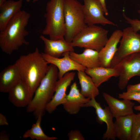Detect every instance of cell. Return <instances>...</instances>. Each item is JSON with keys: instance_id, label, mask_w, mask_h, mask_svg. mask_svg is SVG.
Masks as SVG:
<instances>
[{"instance_id": "30bf717a", "label": "cell", "mask_w": 140, "mask_h": 140, "mask_svg": "<svg viewBox=\"0 0 140 140\" xmlns=\"http://www.w3.org/2000/svg\"><path fill=\"white\" fill-rule=\"evenodd\" d=\"M104 106V108H103L95 98H93L84 105L83 107H91L94 108L97 115V122L101 124L103 123H106L107 129L103 135V139L115 140L116 137L113 121V117L108 107L105 106Z\"/></svg>"}, {"instance_id": "e575fe53", "label": "cell", "mask_w": 140, "mask_h": 140, "mask_svg": "<svg viewBox=\"0 0 140 140\" xmlns=\"http://www.w3.org/2000/svg\"><path fill=\"white\" fill-rule=\"evenodd\" d=\"M39 0H32V2L33 3H34L38 1Z\"/></svg>"}, {"instance_id": "83f0119b", "label": "cell", "mask_w": 140, "mask_h": 140, "mask_svg": "<svg viewBox=\"0 0 140 140\" xmlns=\"http://www.w3.org/2000/svg\"><path fill=\"white\" fill-rule=\"evenodd\" d=\"M69 140H84L85 138L78 130H72L68 134Z\"/></svg>"}, {"instance_id": "d590c367", "label": "cell", "mask_w": 140, "mask_h": 140, "mask_svg": "<svg viewBox=\"0 0 140 140\" xmlns=\"http://www.w3.org/2000/svg\"><path fill=\"white\" fill-rule=\"evenodd\" d=\"M137 140H140V134L138 136V137L137 139Z\"/></svg>"}, {"instance_id": "277c9868", "label": "cell", "mask_w": 140, "mask_h": 140, "mask_svg": "<svg viewBox=\"0 0 140 140\" xmlns=\"http://www.w3.org/2000/svg\"><path fill=\"white\" fill-rule=\"evenodd\" d=\"M65 0H50L47 3L44 15L46 24L42 33L55 40L64 38L66 29L64 7Z\"/></svg>"}, {"instance_id": "ac0fdd59", "label": "cell", "mask_w": 140, "mask_h": 140, "mask_svg": "<svg viewBox=\"0 0 140 140\" xmlns=\"http://www.w3.org/2000/svg\"><path fill=\"white\" fill-rule=\"evenodd\" d=\"M21 79L19 69L15 63L8 66L0 73V91L8 93Z\"/></svg>"}, {"instance_id": "d6a6232c", "label": "cell", "mask_w": 140, "mask_h": 140, "mask_svg": "<svg viewBox=\"0 0 140 140\" xmlns=\"http://www.w3.org/2000/svg\"><path fill=\"white\" fill-rule=\"evenodd\" d=\"M134 109L136 110L140 111V105L137 106H135Z\"/></svg>"}, {"instance_id": "ba28073f", "label": "cell", "mask_w": 140, "mask_h": 140, "mask_svg": "<svg viewBox=\"0 0 140 140\" xmlns=\"http://www.w3.org/2000/svg\"><path fill=\"white\" fill-rule=\"evenodd\" d=\"M122 32L120 46L111 62V67H113L125 57L140 52V34L135 32L131 27L124 28Z\"/></svg>"}, {"instance_id": "9a60e30c", "label": "cell", "mask_w": 140, "mask_h": 140, "mask_svg": "<svg viewBox=\"0 0 140 140\" xmlns=\"http://www.w3.org/2000/svg\"><path fill=\"white\" fill-rule=\"evenodd\" d=\"M90 99L81 94L76 83L74 82L71 86L69 92L66 97V102L62 105L64 109L69 114H75Z\"/></svg>"}, {"instance_id": "d4e9b609", "label": "cell", "mask_w": 140, "mask_h": 140, "mask_svg": "<svg viewBox=\"0 0 140 140\" xmlns=\"http://www.w3.org/2000/svg\"><path fill=\"white\" fill-rule=\"evenodd\" d=\"M140 134V113L133 115L132 135L131 140H137Z\"/></svg>"}, {"instance_id": "ffe728a7", "label": "cell", "mask_w": 140, "mask_h": 140, "mask_svg": "<svg viewBox=\"0 0 140 140\" xmlns=\"http://www.w3.org/2000/svg\"><path fill=\"white\" fill-rule=\"evenodd\" d=\"M23 0H9L0 7V31L4 30L12 17L21 10Z\"/></svg>"}, {"instance_id": "3957f363", "label": "cell", "mask_w": 140, "mask_h": 140, "mask_svg": "<svg viewBox=\"0 0 140 140\" xmlns=\"http://www.w3.org/2000/svg\"><path fill=\"white\" fill-rule=\"evenodd\" d=\"M58 71L56 66L49 65L46 73L36 89L31 102L26 107L27 111L32 113L36 119L44 115L46 106L54 95Z\"/></svg>"}, {"instance_id": "52a82bcc", "label": "cell", "mask_w": 140, "mask_h": 140, "mask_svg": "<svg viewBox=\"0 0 140 140\" xmlns=\"http://www.w3.org/2000/svg\"><path fill=\"white\" fill-rule=\"evenodd\" d=\"M114 67L119 75L118 87L120 89H123L132 78L140 76V52L125 57Z\"/></svg>"}, {"instance_id": "2e32d148", "label": "cell", "mask_w": 140, "mask_h": 140, "mask_svg": "<svg viewBox=\"0 0 140 140\" xmlns=\"http://www.w3.org/2000/svg\"><path fill=\"white\" fill-rule=\"evenodd\" d=\"M8 93L10 102L17 107H26L30 103L33 97L27 87L21 79L10 89Z\"/></svg>"}, {"instance_id": "8fae6325", "label": "cell", "mask_w": 140, "mask_h": 140, "mask_svg": "<svg viewBox=\"0 0 140 140\" xmlns=\"http://www.w3.org/2000/svg\"><path fill=\"white\" fill-rule=\"evenodd\" d=\"M75 75V73L68 72L57 80L54 95L46 107V110L48 113H52L58 106L65 102L67 89L73 80Z\"/></svg>"}, {"instance_id": "6da1fadb", "label": "cell", "mask_w": 140, "mask_h": 140, "mask_svg": "<svg viewBox=\"0 0 140 140\" xmlns=\"http://www.w3.org/2000/svg\"><path fill=\"white\" fill-rule=\"evenodd\" d=\"M15 63L19 69L21 80L33 97L36 89L47 71L48 63L37 47L33 52L21 55Z\"/></svg>"}, {"instance_id": "e0dca14e", "label": "cell", "mask_w": 140, "mask_h": 140, "mask_svg": "<svg viewBox=\"0 0 140 140\" xmlns=\"http://www.w3.org/2000/svg\"><path fill=\"white\" fill-rule=\"evenodd\" d=\"M40 38L44 44V53L50 56L59 58L66 52L74 51V47L71 43L67 41L65 38L53 40L42 35Z\"/></svg>"}, {"instance_id": "1f68e13d", "label": "cell", "mask_w": 140, "mask_h": 140, "mask_svg": "<svg viewBox=\"0 0 140 140\" xmlns=\"http://www.w3.org/2000/svg\"><path fill=\"white\" fill-rule=\"evenodd\" d=\"M9 137L8 136L6 133L3 132H1L0 135V140H9Z\"/></svg>"}, {"instance_id": "7c38bea8", "label": "cell", "mask_w": 140, "mask_h": 140, "mask_svg": "<svg viewBox=\"0 0 140 140\" xmlns=\"http://www.w3.org/2000/svg\"><path fill=\"white\" fill-rule=\"evenodd\" d=\"M69 53V52L64 53L62 55L63 57L60 58L50 56L44 52L41 53L44 58L48 64H53L57 68L59 79L69 71H85L86 69L72 59L70 57Z\"/></svg>"}, {"instance_id": "4dcf8cb0", "label": "cell", "mask_w": 140, "mask_h": 140, "mask_svg": "<svg viewBox=\"0 0 140 140\" xmlns=\"http://www.w3.org/2000/svg\"><path fill=\"white\" fill-rule=\"evenodd\" d=\"M100 3L103 8L104 15L107 16L108 15V12L107 9L105 2L106 0H98Z\"/></svg>"}, {"instance_id": "cb8c5ba5", "label": "cell", "mask_w": 140, "mask_h": 140, "mask_svg": "<svg viewBox=\"0 0 140 140\" xmlns=\"http://www.w3.org/2000/svg\"><path fill=\"white\" fill-rule=\"evenodd\" d=\"M42 117L39 116L36 119V122L30 129L26 131L23 135L24 138H30L37 140H55L57 139L56 137L48 136L44 132L41 126Z\"/></svg>"}, {"instance_id": "7a4b0ae2", "label": "cell", "mask_w": 140, "mask_h": 140, "mask_svg": "<svg viewBox=\"0 0 140 140\" xmlns=\"http://www.w3.org/2000/svg\"><path fill=\"white\" fill-rule=\"evenodd\" d=\"M30 17L29 13L21 10L0 31V47L3 52L10 55L23 45L29 44L25 38L29 34L26 27Z\"/></svg>"}, {"instance_id": "5b68a950", "label": "cell", "mask_w": 140, "mask_h": 140, "mask_svg": "<svg viewBox=\"0 0 140 140\" xmlns=\"http://www.w3.org/2000/svg\"><path fill=\"white\" fill-rule=\"evenodd\" d=\"M64 14L66 32L64 38L71 43L74 37L87 25L83 5L77 0H65Z\"/></svg>"}, {"instance_id": "4316f807", "label": "cell", "mask_w": 140, "mask_h": 140, "mask_svg": "<svg viewBox=\"0 0 140 140\" xmlns=\"http://www.w3.org/2000/svg\"><path fill=\"white\" fill-rule=\"evenodd\" d=\"M137 12L140 16V9ZM123 16L126 20V22L130 25V27L135 32L140 31V20L137 19H131L127 17L124 13H123Z\"/></svg>"}, {"instance_id": "f546056e", "label": "cell", "mask_w": 140, "mask_h": 140, "mask_svg": "<svg viewBox=\"0 0 140 140\" xmlns=\"http://www.w3.org/2000/svg\"><path fill=\"white\" fill-rule=\"evenodd\" d=\"M9 123L5 116L3 114H0V125H7Z\"/></svg>"}, {"instance_id": "9c48e42d", "label": "cell", "mask_w": 140, "mask_h": 140, "mask_svg": "<svg viewBox=\"0 0 140 140\" xmlns=\"http://www.w3.org/2000/svg\"><path fill=\"white\" fill-rule=\"evenodd\" d=\"M83 9L85 22L88 26L100 24L103 26L116 25L106 18L103 10L98 0H83Z\"/></svg>"}, {"instance_id": "8992f818", "label": "cell", "mask_w": 140, "mask_h": 140, "mask_svg": "<svg viewBox=\"0 0 140 140\" xmlns=\"http://www.w3.org/2000/svg\"><path fill=\"white\" fill-rule=\"evenodd\" d=\"M108 30L101 26L87 25L74 37L71 43L73 47L90 49L99 52L108 40Z\"/></svg>"}, {"instance_id": "484cf974", "label": "cell", "mask_w": 140, "mask_h": 140, "mask_svg": "<svg viewBox=\"0 0 140 140\" xmlns=\"http://www.w3.org/2000/svg\"><path fill=\"white\" fill-rule=\"evenodd\" d=\"M119 98L135 100L140 104V92L127 91L118 94Z\"/></svg>"}, {"instance_id": "f1b7e54d", "label": "cell", "mask_w": 140, "mask_h": 140, "mask_svg": "<svg viewBox=\"0 0 140 140\" xmlns=\"http://www.w3.org/2000/svg\"><path fill=\"white\" fill-rule=\"evenodd\" d=\"M127 91L140 92V83L135 85H129L127 86Z\"/></svg>"}, {"instance_id": "d6986e66", "label": "cell", "mask_w": 140, "mask_h": 140, "mask_svg": "<svg viewBox=\"0 0 140 140\" xmlns=\"http://www.w3.org/2000/svg\"><path fill=\"white\" fill-rule=\"evenodd\" d=\"M99 53L94 50L85 48L81 53L73 51L69 52V54L70 58L77 63L86 68H92L101 66Z\"/></svg>"}, {"instance_id": "8d00e7d4", "label": "cell", "mask_w": 140, "mask_h": 140, "mask_svg": "<svg viewBox=\"0 0 140 140\" xmlns=\"http://www.w3.org/2000/svg\"><path fill=\"white\" fill-rule=\"evenodd\" d=\"M27 2H29L30 1V0H25Z\"/></svg>"}, {"instance_id": "603a6c76", "label": "cell", "mask_w": 140, "mask_h": 140, "mask_svg": "<svg viewBox=\"0 0 140 140\" xmlns=\"http://www.w3.org/2000/svg\"><path fill=\"white\" fill-rule=\"evenodd\" d=\"M78 78L81 87V93L90 99L95 98L99 94V90L91 78L85 71L77 72Z\"/></svg>"}, {"instance_id": "836d02e7", "label": "cell", "mask_w": 140, "mask_h": 140, "mask_svg": "<svg viewBox=\"0 0 140 140\" xmlns=\"http://www.w3.org/2000/svg\"><path fill=\"white\" fill-rule=\"evenodd\" d=\"M6 1V0H0V7L3 5Z\"/></svg>"}, {"instance_id": "5bb4252c", "label": "cell", "mask_w": 140, "mask_h": 140, "mask_svg": "<svg viewBox=\"0 0 140 140\" xmlns=\"http://www.w3.org/2000/svg\"><path fill=\"white\" fill-rule=\"evenodd\" d=\"M103 96L113 117L116 118L134 114L135 103L131 100H119L105 92Z\"/></svg>"}, {"instance_id": "44dd1931", "label": "cell", "mask_w": 140, "mask_h": 140, "mask_svg": "<svg viewBox=\"0 0 140 140\" xmlns=\"http://www.w3.org/2000/svg\"><path fill=\"white\" fill-rule=\"evenodd\" d=\"M85 71L91 78L98 87L111 77H118L119 76L117 71L114 67H106L100 66L92 68H86Z\"/></svg>"}, {"instance_id": "7402d4cb", "label": "cell", "mask_w": 140, "mask_h": 140, "mask_svg": "<svg viewBox=\"0 0 140 140\" xmlns=\"http://www.w3.org/2000/svg\"><path fill=\"white\" fill-rule=\"evenodd\" d=\"M134 114L116 118L114 125L116 138L120 140H131Z\"/></svg>"}, {"instance_id": "4fadbf2b", "label": "cell", "mask_w": 140, "mask_h": 140, "mask_svg": "<svg viewBox=\"0 0 140 140\" xmlns=\"http://www.w3.org/2000/svg\"><path fill=\"white\" fill-rule=\"evenodd\" d=\"M123 34L120 30H117L112 33L104 46L99 52V59L101 66L110 67L111 61L117 50V45Z\"/></svg>"}]
</instances>
